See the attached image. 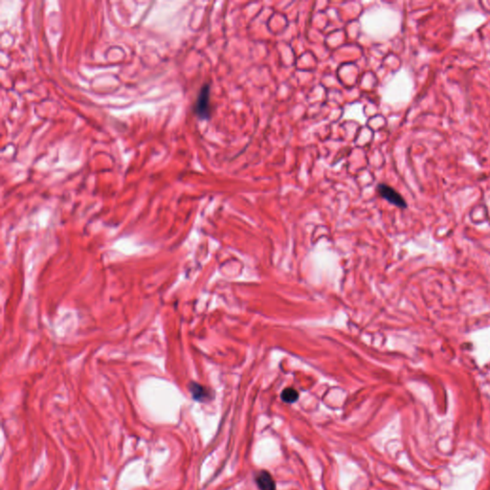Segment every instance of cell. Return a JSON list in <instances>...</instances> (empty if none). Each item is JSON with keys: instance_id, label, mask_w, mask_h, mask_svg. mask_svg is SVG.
Returning a JSON list of instances; mask_svg holds the SVG:
<instances>
[{"instance_id": "obj_2", "label": "cell", "mask_w": 490, "mask_h": 490, "mask_svg": "<svg viewBox=\"0 0 490 490\" xmlns=\"http://www.w3.org/2000/svg\"><path fill=\"white\" fill-rule=\"evenodd\" d=\"M377 192L379 193L380 196L384 198L385 201H388L389 203L393 204L396 207L405 209L407 208V203L404 201L401 193L396 192L394 188H392L387 184L381 183L377 186Z\"/></svg>"}, {"instance_id": "obj_3", "label": "cell", "mask_w": 490, "mask_h": 490, "mask_svg": "<svg viewBox=\"0 0 490 490\" xmlns=\"http://www.w3.org/2000/svg\"><path fill=\"white\" fill-rule=\"evenodd\" d=\"M257 484L261 490H276V483L267 471H262L258 474Z\"/></svg>"}, {"instance_id": "obj_4", "label": "cell", "mask_w": 490, "mask_h": 490, "mask_svg": "<svg viewBox=\"0 0 490 490\" xmlns=\"http://www.w3.org/2000/svg\"><path fill=\"white\" fill-rule=\"evenodd\" d=\"M190 391L195 401H205L208 398H210V391L207 388L199 385L197 383H194V382L191 383Z\"/></svg>"}, {"instance_id": "obj_5", "label": "cell", "mask_w": 490, "mask_h": 490, "mask_svg": "<svg viewBox=\"0 0 490 490\" xmlns=\"http://www.w3.org/2000/svg\"><path fill=\"white\" fill-rule=\"evenodd\" d=\"M282 400L286 403H294L298 401L299 398V394L297 391L292 389V388H287L284 389L282 393Z\"/></svg>"}, {"instance_id": "obj_1", "label": "cell", "mask_w": 490, "mask_h": 490, "mask_svg": "<svg viewBox=\"0 0 490 490\" xmlns=\"http://www.w3.org/2000/svg\"><path fill=\"white\" fill-rule=\"evenodd\" d=\"M194 112L201 120H208L211 115L210 107V85L204 84L201 87L194 104Z\"/></svg>"}]
</instances>
